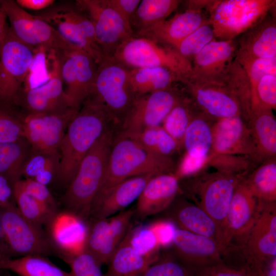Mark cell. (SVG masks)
Returning a JSON list of instances; mask_svg holds the SVG:
<instances>
[{
  "label": "cell",
  "mask_w": 276,
  "mask_h": 276,
  "mask_svg": "<svg viewBox=\"0 0 276 276\" xmlns=\"http://www.w3.org/2000/svg\"><path fill=\"white\" fill-rule=\"evenodd\" d=\"M117 129L102 107L88 98L70 122L59 146L55 178L66 189L87 153L105 132Z\"/></svg>",
  "instance_id": "1"
},
{
  "label": "cell",
  "mask_w": 276,
  "mask_h": 276,
  "mask_svg": "<svg viewBox=\"0 0 276 276\" xmlns=\"http://www.w3.org/2000/svg\"><path fill=\"white\" fill-rule=\"evenodd\" d=\"M176 167L172 157L154 153L134 139L116 132L106 171L96 196L130 177L174 173Z\"/></svg>",
  "instance_id": "2"
},
{
  "label": "cell",
  "mask_w": 276,
  "mask_h": 276,
  "mask_svg": "<svg viewBox=\"0 0 276 276\" xmlns=\"http://www.w3.org/2000/svg\"><path fill=\"white\" fill-rule=\"evenodd\" d=\"M116 132L114 129H110L95 142L82 160L63 196L64 210L85 221L90 217L92 203L106 172Z\"/></svg>",
  "instance_id": "3"
},
{
  "label": "cell",
  "mask_w": 276,
  "mask_h": 276,
  "mask_svg": "<svg viewBox=\"0 0 276 276\" xmlns=\"http://www.w3.org/2000/svg\"><path fill=\"white\" fill-rule=\"evenodd\" d=\"M245 176L216 171L201 173L179 183L193 203L204 211L220 228L227 245L226 218L230 202L238 183Z\"/></svg>",
  "instance_id": "4"
},
{
  "label": "cell",
  "mask_w": 276,
  "mask_h": 276,
  "mask_svg": "<svg viewBox=\"0 0 276 276\" xmlns=\"http://www.w3.org/2000/svg\"><path fill=\"white\" fill-rule=\"evenodd\" d=\"M129 69L112 57L98 64L90 96L104 109L118 131L133 103L135 95L129 81Z\"/></svg>",
  "instance_id": "5"
},
{
  "label": "cell",
  "mask_w": 276,
  "mask_h": 276,
  "mask_svg": "<svg viewBox=\"0 0 276 276\" xmlns=\"http://www.w3.org/2000/svg\"><path fill=\"white\" fill-rule=\"evenodd\" d=\"M275 4V0L209 1L208 22L215 39H235L263 21Z\"/></svg>",
  "instance_id": "6"
},
{
  "label": "cell",
  "mask_w": 276,
  "mask_h": 276,
  "mask_svg": "<svg viewBox=\"0 0 276 276\" xmlns=\"http://www.w3.org/2000/svg\"><path fill=\"white\" fill-rule=\"evenodd\" d=\"M112 57L129 68H166L183 84L189 80L191 75V62L175 48L161 45L145 37L133 36L121 44Z\"/></svg>",
  "instance_id": "7"
},
{
  "label": "cell",
  "mask_w": 276,
  "mask_h": 276,
  "mask_svg": "<svg viewBox=\"0 0 276 276\" xmlns=\"http://www.w3.org/2000/svg\"><path fill=\"white\" fill-rule=\"evenodd\" d=\"M0 237L14 255L47 257L57 253L43 227L24 216L11 201L0 206Z\"/></svg>",
  "instance_id": "8"
},
{
  "label": "cell",
  "mask_w": 276,
  "mask_h": 276,
  "mask_svg": "<svg viewBox=\"0 0 276 276\" xmlns=\"http://www.w3.org/2000/svg\"><path fill=\"white\" fill-rule=\"evenodd\" d=\"M0 9L5 12L15 36L34 50L53 51L61 56L79 50L67 42L48 22L29 13L15 1H0Z\"/></svg>",
  "instance_id": "9"
},
{
  "label": "cell",
  "mask_w": 276,
  "mask_h": 276,
  "mask_svg": "<svg viewBox=\"0 0 276 276\" xmlns=\"http://www.w3.org/2000/svg\"><path fill=\"white\" fill-rule=\"evenodd\" d=\"M35 55L36 50L16 37L9 26L0 51V91L4 102L15 100Z\"/></svg>",
  "instance_id": "10"
},
{
  "label": "cell",
  "mask_w": 276,
  "mask_h": 276,
  "mask_svg": "<svg viewBox=\"0 0 276 276\" xmlns=\"http://www.w3.org/2000/svg\"><path fill=\"white\" fill-rule=\"evenodd\" d=\"M76 4L93 24L105 57H112L121 44L134 36L131 26L106 0H78Z\"/></svg>",
  "instance_id": "11"
},
{
  "label": "cell",
  "mask_w": 276,
  "mask_h": 276,
  "mask_svg": "<svg viewBox=\"0 0 276 276\" xmlns=\"http://www.w3.org/2000/svg\"><path fill=\"white\" fill-rule=\"evenodd\" d=\"M184 96L173 86L135 95L132 106L117 132L129 135L162 126L169 113Z\"/></svg>",
  "instance_id": "12"
},
{
  "label": "cell",
  "mask_w": 276,
  "mask_h": 276,
  "mask_svg": "<svg viewBox=\"0 0 276 276\" xmlns=\"http://www.w3.org/2000/svg\"><path fill=\"white\" fill-rule=\"evenodd\" d=\"M79 110L70 108L57 112L27 113L21 119L25 138L31 148L59 153V146L68 125Z\"/></svg>",
  "instance_id": "13"
},
{
  "label": "cell",
  "mask_w": 276,
  "mask_h": 276,
  "mask_svg": "<svg viewBox=\"0 0 276 276\" xmlns=\"http://www.w3.org/2000/svg\"><path fill=\"white\" fill-rule=\"evenodd\" d=\"M98 64L89 54L80 50L61 57L60 74L65 85L64 93L70 107L80 110L90 96Z\"/></svg>",
  "instance_id": "14"
},
{
  "label": "cell",
  "mask_w": 276,
  "mask_h": 276,
  "mask_svg": "<svg viewBox=\"0 0 276 276\" xmlns=\"http://www.w3.org/2000/svg\"><path fill=\"white\" fill-rule=\"evenodd\" d=\"M38 16L69 43L89 54L98 64L105 57L101 53L93 25L85 15L73 9L60 8Z\"/></svg>",
  "instance_id": "15"
},
{
  "label": "cell",
  "mask_w": 276,
  "mask_h": 276,
  "mask_svg": "<svg viewBox=\"0 0 276 276\" xmlns=\"http://www.w3.org/2000/svg\"><path fill=\"white\" fill-rule=\"evenodd\" d=\"M168 247V251L193 273L224 261L222 252L213 240L176 227Z\"/></svg>",
  "instance_id": "16"
},
{
  "label": "cell",
  "mask_w": 276,
  "mask_h": 276,
  "mask_svg": "<svg viewBox=\"0 0 276 276\" xmlns=\"http://www.w3.org/2000/svg\"><path fill=\"white\" fill-rule=\"evenodd\" d=\"M211 152L249 157L262 163L247 123L240 116L219 119L213 125Z\"/></svg>",
  "instance_id": "17"
},
{
  "label": "cell",
  "mask_w": 276,
  "mask_h": 276,
  "mask_svg": "<svg viewBox=\"0 0 276 276\" xmlns=\"http://www.w3.org/2000/svg\"><path fill=\"white\" fill-rule=\"evenodd\" d=\"M260 202L258 217L244 244L239 246L247 262L264 264L276 259V202Z\"/></svg>",
  "instance_id": "18"
},
{
  "label": "cell",
  "mask_w": 276,
  "mask_h": 276,
  "mask_svg": "<svg viewBox=\"0 0 276 276\" xmlns=\"http://www.w3.org/2000/svg\"><path fill=\"white\" fill-rule=\"evenodd\" d=\"M178 195L163 212L165 220L176 227L212 239L223 253L227 245L217 223L202 209Z\"/></svg>",
  "instance_id": "19"
},
{
  "label": "cell",
  "mask_w": 276,
  "mask_h": 276,
  "mask_svg": "<svg viewBox=\"0 0 276 276\" xmlns=\"http://www.w3.org/2000/svg\"><path fill=\"white\" fill-rule=\"evenodd\" d=\"M185 84L195 107L208 117L216 121L238 115L242 117L238 102L224 86L192 80Z\"/></svg>",
  "instance_id": "20"
},
{
  "label": "cell",
  "mask_w": 276,
  "mask_h": 276,
  "mask_svg": "<svg viewBox=\"0 0 276 276\" xmlns=\"http://www.w3.org/2000/svg\"><path fill=\"white\" fill-rule=\"evenodd\" d=\"M236 49L235 39L212 40L191 61L189 80L221 85L226 70L235 58Z\"/></svg>",
  "instance_id": "21"
},
{
  "label": "cell",
  "mask_w": 276,
  "mask_h": 276,
  "mask_svg": "<svg viewBox=\"0 0 276 276\" xmlns=\"http://www.w3.org/2000/svg\"><path fill=\"white\" fill-rule=\"evenodd\" d=\"M45 227L48 237L63 260L84 251L87 225L78 216L65 210L58 211Z\"/></svg>",
  "instance_id": "22"
},
{
  "label": "cell",
  "mask_w": 276,
  "mask_h": 276,
  "mask_svg": "<svg viewBox=\"0 0 276 276\" xmlns=\"http://www.w3.org/2000/svg\"><path fill=\"white\" fill-rule=\"evenodd\" d=\"M243 178L234 190L226 218L228 241L231 244L235 239L239 245L245 242L261 209L260 202L246 186Z\"/></svg>",
  "instance_id": "23"
},
{
  "label": "cell",
  "mask_w": 276,
  "mask_h": 276,
  "mask_svg": "<svg viewBox=\"0 0 276 276\" xmlns=\"http://www.w3.org/2000/svg\"><path fill=\"white\" fill-rule=\"evenodd\" d=\"M180 179L174 173L151 177L137 199L134 217L143 220L165 211L180 192Z\"/></svg>",
  "instance_id": "24"
},
{
  "label": "cell",
  "mask_w": 276,
  "mask_h": 276,
  "mask_svg": "<svg viewBox=\"0 0 276 276\" xmlns=\"http://www.w3.org/2000/svg\"><path fill=\"white\" fill-rule=\"evenodd\" d=\"M154 175L146 174L130 177L96 196L91 204L90 217L109 218L125 210L137 199L148 181Z\"/></svg>",
  "instance_id": "25"
},
{
  "label": "cell",
  "mask_w": 276,
  "mask_h": 276,
  "mask_svg": "<svg viewBox=\"0 0 276 276\" xmlns=\"http://www.w3.org/2000/svg\"><path fill=\"white\" fill-rule=\"evenodd\" d=\"M61 58L60 56L57 57L51 76L47 81L25 90L24 105L29 113L53 112L71 108L64 93L60 74Z\"/></svg>",
  "instance_id": "26"
},
{
  "label": "cell",
  "mask_w": 276,
  "mask_h": 276,
  "mask_svg": "<svg viewBox=\"0 0 276 276\" xmlns=\"http://www.w3.org/2000/svg\"><path fill=\"white\" fill-rule=\"evenodd\" d=\"M202 10L188 8L185 12L166 19L140 37L174 48L200 27L209 23L208 17Z\"/></svg>",
  "instance_id": "27"
},
{
  "label": "cell",
  "mask_w": 276,
  "mask_h": 276,
  "mask_svg": "<svg viewBox=\"0 0 276 276\" xmlns=\"http://www.w3.org/2000/svg\"><path fill=\"white\" fill-rule=\"evenodd\" d=\"M276 57L275 19L266 17L241 35L235 59L238 61Z\"/></svg>",
  "instance_id": "28"
},
{
  "label": "cell",
  "mask_w": 276,
  "mask_h": 276,
  "mask_svg": "<svg viewBox=\"0 0 276 276\" xmlns=\"http://www.w3.org/2000/svg\"><path fill=\"white\" fill-rule=\"evenodd\" d=\"M247 124L262 162L276 156V120L272 110L261 106L252 108Z\"/></svg>",
  "instance_id": "29"
},
{
  "label": "cell",
  "mask_w": 276,
  "mask_h": 276,
  "mask_svg": "<svg viewBox=\"0 0 276 276\" xmlns=\"http://www.w3.org/2000/svg\"><path fill=\"white\" fill-rule=\"evenodd\" d=\"M132 226L131 225L107 263L105 276H142L159 258L142 256L133 248L130 242Z\"/></svg>",
  "instance_id": "30"
},
{
  "label": "cell",
  "mask_w": 276,
  "mask_h": 276,
  "mask_svg": "<svg viewBox=\"0 0 276 276\" xmlns=\"http://www.w3.org/2000/svg\"><path fill=\"white\" fill-rule=\"evenodd\" d=\"M178 0H143L138 6L131 22L132 30L138 37L166 20L177 8Z\"/></svg>",
  "instance_id": "31"
},
{
  "label": "cell",
  "mask_w": 276,
  "mask_h": 276,
  "mask_svg": "<svg viewBox=\"0 0 276 276\" xmlns=\"http://www.w3.org/2000/svg\"><path fill=\"white\" fill-rule=\"evenodd\" d=\"M215 121L200 112L194 117L183 139L182 147L185 153L194 157H201L210 154Z\"/></svg>",
  "instance_id": "32"
},
{
  "label": "cell",
  "mask_w": 276,
  "mask_h": 276,
  "mask_svg": "<svg viewBox=\"0 0 276 276\" xmlns=\"http://www.w3.org/2000/svg\"><path fill=\"white\" fill-rule=\"evenodd\" d=\"M129 81L135 95L164 90L179 81L173 73L162 67L130 68Z\"/></svg>",
  "instance_id": "33"
},
{
  "label": "cell",
  "mask_w": 276,
  "mask_h": 276,
  "mask_svg": "<svg viewBox=\"0 0 276 276\" xmlns=\"http://www.w3.org/2000/svg\"><path fill=\"white\" fill-rule=\"evenodd\" d=\"M243 181L254 196L263 202H276V158L262 162Z\"/></svg>",
  "instance_id": "34"
},
{
  "label": "cell",
  "mask_w": 276,
  "mask_h": 276,
  "mask_svg": "<svg viewBox=\"0 0 276 276\" xmlns=\"http://www.w3.org/2000/svg\"><path fill=\"white\" fill-rule=\"evenodd\" d=\"M47 257L30 255L11 259L5 257L1 269L9 270L19 276H73L53 263Z\"/></svg>",
  "instance_id": "35"
},
{
  "label": "cell",
  "mask_w": 276,
  "mask_h": 276,
  "mask_svg": "<svg viewBox=\"0 0 276 276\" xmlns=\"http://www.w3.org/2000/svg\"><path fill=\"white\" fill-rule=\"evenodd\" d=\"M25 138L12 142L0 143V175L12 187L22 176V168L31 150Z\"/></svg>",
  "instance_id": "36"
},
{
  "label": "cell",
  "mask_w": 276,
  "mask_h": 276,
  "mask_svg": "<svg viewBox=\"0 0 276 276\" xmlns=\"http://www.w3.org/2000/svg\"><path fill=\"white\" fill-rule=\"evenodd\" d=\"M224 86L236 99L242 118L247 122L252 108V91L248 75L235 59L228 66L222 80Z\"/></svg>",
  "instance_id": "37"
},
{
  "label": "cell",
  "mask_w": 276,
  "mask_h": 276,
  "mask_svg": "<svg viewBox=\"0 0 276 276\" xmlns=\"http://www.w3.org/2000/svg\"><path fill=\"white\" fill-rule=\"evenodd\" d=\"M134 213V209H125L108 218V231L97 258L101 264L108 263L132 225Z\"/></svg>",
  "instance_id": "38"
},
{
  "label": "cell",
  "mask_w": 276,
  "mask_h": 276,
  "mask_svg": "<svg viewBox=\"0 0 276 276\" xmlns=\"http://www.w3.org/2000/svg\"><path fill=\"white\" fill-rule=\"evenodd\" d=\"M199 111L188 96H184L172 108L162 126L182 147L183 136L191 121Z\"/></svg>",
  "instance_id": "39"
},
{
  "label": "cell",
  "mask_w": 276,
  "mask_h": 276,
  "mask_svg": "<svg viewBox=\"0 0 276 276\" xmlns=\"http://www.w3.org/2000/svg\"><path fill=\"white\" fill-rule=\"evenodd\" d=\"M13 196L21 214L32 222L41 226H46L56 212L25 192L16 182L12 187Z\"/></svg>",
  "instance_id": "40"
},
{
  "label": "cell",
  "mask_w": 276,
  "mask_h": 276,
  "mask_svg": "<svg viewBox=\"0 0 276 276\" xmlns=\"http://www.w3.org/2000/svg\"><path fill=\"white\" fill-rule=\"evenodd\" d=\"M126 135L134 139L148 150L164 156L171 157L180 149L177 142L162 126Z\"/></svg>",
  "instance_id": "41"
},
{
  "label": "cell",
  "mask_w": 276,
  "mask_h": 276,
  "mask_svg": "<svg viewBox=\"0 0 276 276\" xmlns=\"http://www.w3.org/2000/svg\"><path fill=\"white\" fill-rule=\"evenodd\" d=\"M59 161V153H48L31 148L22 168V176L33 179L38 174L47 171H52L56 175Z\"/></svg>",
  "instance_id": "42"
},
{
  "label": "cell",
  "mask_w": 276,
  "mask_h": 276,
  "mask_svg": "<svg viewBox=\"0 0 276 276\" xmlns=\"http://www.w3.org/2000/svg\"><path fill=\"white\" fill-rule=\"evenodd\" d=\"M214 39L213 28L206 23L188 36L174 48L183 57L191 62L194 57Z\"/></svg>",
  "instance_id": "43"
},
{
  "label": "cell",
  "mask_w": 276,
  "mask_h": 276,
  "mask_svg": "<svg viewBox=\"0 0 276 276\" xmlns=\"http://www.w3.org/2000/svg\"><path fill=\"white\" fill-rule=\"evenodd\" d=\"M255 163L253 160L246 156L211 152L208 166H211L221 172L247 175Z\"/></svg>",
  "instance_id": "44"
},
{
  "label": "cell",
  "mask_w": 276,
  "mask_h": 276,
  "mask_svg": "<svg viewBox=\"0 0 276 276\" xmlns=\"http://www.w3.org/2000/svg\"><path fill=\"white\" fill-rule=\"evenodd\" d=\"M142 276H193V273L167 250L160 254Z\"/></svg>",
  "instance_id": "45"
},
{
  "label": "cell",
  "mask_w": 276,
  "mask_h": 276,
  "mask_svg": "<svg viewBox=\"0 0 276 276\" xmlns=\"http://www.w3.org/2000/svg\"><path fill=\"white\" fill-rule=\"evenodd\" d=\"M130 242L133 248L142 256L157 257L160 254L156 237L148 225L132 226Z\"/></svg>",
  "instance_id": "46"
},
{
  "label": "cell",
  "mask_w": 276,
  "mask_h": 276,
  "mask_svg": "<svg viewBox=\"0 0 276 276\" xmlns=\"http://www.w3.org/2000/svg\"><path fill=\"white\" fill-rule=\"evenodd\" d=\"M24 138L21 119L8 107L0 104V143L15 142Z\"/></svg>",
  "instance_id": "47"
},
{
  "label": "cell",
  "mask_w": 276,
  "mask_h": 276,
  "mask_svg": "<svg viewBox=\"0 0 276 276\" xmlns=\"http://www.w3.org/2000/svg\"><path fill=\"white\" fill-rule=\"evenodd\" d=\"M256 106L275 109L276 75H265L257 83L252 93V108Z\"/></svg>",
  "instance_id": "48"
},
{
  "label": "cell",
  "mask_w": 276,
  "mask_h": 276,
  "mask_svg": "<svg viewBox=\"0 0 276 276\" xmlns=\"http://www.w3.org/2000/svg\"><path fill=\"white\" fill-rule=\"evenodd\" d=\"M86 223L87 232L84 250L91 254L97 260L108 231V219L90 217Z\"/></svg>",
  "instance_id": "49"
},
{
  "label": "cell",
  "mask_w": 276,
  "mask_h": 276,
  "mask_svg": "<svg viewBox=\"0 0 276 276\" xmlns=\"http://www.w3.org/2000/svg\"><path fill=\"white\" fill-rule=\"evenodd\" d=\"M63 260L70 265L73 276H105L101 269L102 264L86 251Z\"/></svg>",
  "instance_id": "50"
},
{
  "label": "cell",
  "mask_w": 276,
  "mask_h": 276,
  "mask_svg": "<svg viewBox=\"0 0 276 276\" xmlns=\"http://www.w3.org/2000/svg\"><path fill=\"white\" fill-rule=\"evenodd\" d=\"M237 61L242 65L248 75L252 93L257 83L263 76L276 75V57Z\"/></svg>",
  "instance_id": "51"
},
{
  "label": "cell",
  "mask_w": 276,
  "mask_h": 276,
  "mask_svg": "<svg viewBox=\"0 0 276 276\" xmlns=\"http://www.w3.org/2000/svg\"><path fill=\"white\" fill-rule=\"evenodd\" d=\"M193 276H256L254 264L235 266L224 261L200 268Z\"/></svg>",
  "instance_id": "52"
},
{
  "label": "cell",
  "mask_w": 276,
  "mask_h": 276,
  "mask_svg": "<svg viewBox=\"0 0 276 276\" xmlns=\"http://www.w3.org/2000/svg\"><path fill=\"white\" fill-rule=\"evenodd\" d=\"M209 155L194 157L185 152L178 165L176 167L174 174L180 180L201 174L200 173L208 167Z\"/></svg>",
  "instance_id": "53"
},
{
  "label": "cell",
  "mask_w": 276,
  "mask_h": 276,
  "mask_svg": "<svg viewBox=\"0 0 276 276\" xmlns=\"http://www.w3.org/2000/svg\"><path fill=\"white\" fill-rule=\"evenodd\" d=\"M22 189L50 209L57 212V204L47 186L30 178L20 179L17 181Z\"/></svg>",
  "instance_id": "54"
},
{
  "label": "cell",
  "mask_w": 276,
  "mask_h": 276,
  "mask_svg": "<svg viewBox=\"0 0 276 276\" xmlns=\"http://www.w3.org/2000/svg\"><path fill=\"white\" fill-rule=\"evenodd\" d=\"M154 233L160 247L170 245L176 226L167 220H158L148 225Z\"/></svg>",
  "instance_id": "55"
},
{
  "label": "cell",
  "mask_w": 276,
  "mask_h": 276,
  "mask_svg": "<svg viewBox=\"0 0 276 276\" xmlns=\"http://www.w3.org/2000/svg\"><path fill=\"white\" fill-rule=\"evenodd\" d=\"M106 1L111 7L117 11L125 21L131 26L132 18L141 1L106 0Z\"/></svg>",
  "instance_id": "56"
},
{
  "label": "cell",
  "mask_w": 276,
  "mask_h": 276,
  "mask_svg": "<svg viewBox=\"0 0 276 276\" xmlns=\"http://www.w3.org/2000/svg\"><path fill=\"white\" fill-rule=\"evenodd\" d=\"M16 3L22 8L40 10L53 5L54 0H17Z\"/></svg>",
  "instance_id": "57"
},
{
  "label": "cell",
  "mask_w": 276,
  "mask_h": 276,
  "mask_svg": "<svg viewBox=\"0 0 276 276\" xmlns=\"http://www.w3.org/2000/svg\"><path fill=\"white\" fill-rule=\"evenodd\" d=\"M12 196V187L6 179L0 175V206L11 201Z\"/></svg>",
  "instance_id": "58"
},
{
  "label": "cell",
  "mask_w": 276,
  "mask_h": 276,
  "mask_svg": "<svg viewBox=\"0 0 276 276\" xmlns=\"http://www.w3.org/2000/svg\"><path fill=\"white\" fill-rule=\"evenodd\" d=\"M7 20V17L5 12L0 9V51L9 27Z\"/></svg>",
  "instance_id": "59"
},
{
  "label": "cell",
  "mask_w": 276,
  "mask_h": 276,
  "mask_svg": "<svg viewBox=\"0 0 276 276\" xmlns=\"http://www.w3.org/2000/svg\"><path fill=\"white\" fill-rule=\"evenodd\" d=\"M256 276H267L263 268V264L259 263H254Z\"/></svg>",
  "instance_id": "60"
},
{
  "label": "cell",
  "mask_w": 276,
  "mask_h": 276,
  "mask_svg": "<svg viewBox=\"0 0 276 276\" xmlns=\"http://www.w3.org/2000/svg\"><path fill=\"white\" fill-rule=\"evenodd\" d=\"M4 249L3 247L2 246V244L0 241V265L1 262L2 260L7 256H6L5 254L4 253ZM1 270V268H0Z\"/></svg>",
  "instance_id": "61"
},
{
  "label": "cell",
  "mask_w": 276,
  "mask_h": 276,
  "mask_svg": "<svg viewBox=\"0 0 276 276\" xmlns=\"http://www.w3.org/2000/svg\"><path fill=\"white\" fill-rule=\"evenodd\" d=\"M1 101H4L3 100V98H2V95H1V91H0V102Z\"/></svg>",
  "instance_id": "62"
}]
</instances>
